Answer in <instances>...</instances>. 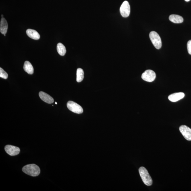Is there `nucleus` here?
<instances>
[{
    "mask_svg": "<svg viewBox=\"0 0 191 191\" xmlns=\"http://www.w3.org/2000/svg\"><path fill=\"white\" fill-rule=\"evenodd\" d=\"M22 171L25 174L33 177L37 176L40 172V168L34 164L25 165L22 168Z\"/></svg>",
    "mask_w": 191,
    "mask_h": 191,
    "instance_id": "1",
    "label": "nucleus"
},
{
    "mask_svg": "<svg viewBox=\"0 0 191 191\" xmlns=\"http://www.w3.org/2000/svg\"><path fill=\"white\" fill-rule=\"evenodd\" d=\"M139 172L144 184L147 186H151L153 184V180L147 170L143 167H141L139 168Z\"/></svg>",
    "mask_w": 191,
    "mask_h": 191,
    "instance_id": "2",
    "label": "nucleus"
},
{
    "mask_svg": "<svg viewBox=\"0 0 191 191\" xmlns=\"http://www.w3.org/2000/svg\"><path fill=\"white\" fill-rule=\"evenodd\" d=\"M150 40L156 49H160L162 46L161 39L157 33L152 31L149 34Z\"/></svg>",
    "mask_w": 191,
    "mask_h": 191,
    "instance_id": "3",
    "label": "nucleus"
},
{
    "mask_svg": "<svg viewBox=\"0 0 191 191\" xmlns=\"http://www.w3.org/2000/svg\"><path fill=\"white\" fill-rule=\"evenodd\" d=\"M68 108L74 113L80 114L83 112V109L78 104L72 101H69L67 103Z\"/></svg>",
    "mask_w": 191,
    "mask_h": 191,
    "instance_id": "4",
    "label": "nucleus"
},
{
    "mask_svg": "<svg viewBox=\"0 0 191 191\" xmlns=\"http://www.w3.org/2000/svg\"><path fill=\"white\" fill-rule=\"evenodd\" d=\"M156 77L155 72L151 70H147L142 74V78L144 80L147 82H153Z\"/></svg>",
    "mask_w": 191,
    "mask_h": 191,
    "instance_id": "5",
    "label": "nucleus"
},
{
    "mask_svg": "<svg viewBox=\"0 0 191 191\" xmlns=\"http://www.w3.org/2000/svg\"><path fill=\"white\" fill-rule=\"evenodd\" d=\"M120 11L123 17H127L129 16L130 13V7L127 1H125L123 2L120 7Z\"/></svg>",
    "mask_w": 191,
    "mask_h": 191,
    "instance_id": "6",
    "label": "nucleus"
},
{
    "mask_svg": "<svg viewBox=\"0 0 191 191\" xmlns=\"http://www.w3.org/2000/svg\"><path fill=\"white\" fill-rule=\"evenodd\" d=\"M179 130L182 134L187 140L191 141V129L184 125L180 126Z\"/></svg>",
    "mask_w": 191,
    "mask_h": 191,
    "instance_id": "7",
    "label": "nucleus"
},
{
    "mask_svg": "<svg viewBox=\"0 0 191 191\" xmlns=\"http://www.w3.org/2000/svg\"><path fill=\"white\" fill-rule=\"evenodd\" d=\"M6 152L10 156H15L19 154L20 150L19 147L14 146L7 145L5 147Z\"/></svg>",
    "mask_w": 191,
    "mask_h": 191,
    "instance_id": "8",
    "label": "nucleus"
},
{
    "mask_svg": "<svg viewBox=\"0 0 191 191\" xmlns=\"http://www.w3.org/2000/svg\"><path fill=\"white\" fill-rule=\"evenodd\" d=\"M184 93L180 92L174 93L168 96V99L170 101L172 102H176L179 101L184 97Z\"/></svg>",
    "mask_w": 191,
    "mask_h": 191,
    "instance_id": "9",
    "label": "nucleus"
},
{
    "mask_svg": "<svg viewBox=\"0 0 191 191\" xmlns=\"http://www.w3.org/2000/svg\"><path fill=\"white\" fill-rule=\"evenodd\" d=\"M39 96L41 100L48 104H52L54 102V100L52 97L49 94L43 91H40L39 93Z\"/></svg>",
    "mask_w": 191,
    "mask_h": 191,
    "instance_id": "10",
    "label": "nucleus"
},
{
    "mask_svg": "<svg viewBox=\"0 0 191 191\" xmlns=\"http://www.w3.org/2000/svg\"><path fill=\"white\" fill-rule=\"evenodd\" d=\"M26 34L30 38L34 40H38L40 38V34L35 30L30 29H27Z\"/></svg>",
    "mask_w": 191,
    "mask_h": 191,
    "instance_id": "11",
    "label": "nucleus"
},
{
    "mask_svg": "<svg viewBox=\"0 0 191 191\" xmlns=\"http://www.w3.org/2000/svg\"><path fill=\"white\" fill-rule=\"evenodd\" d=\"M8 28V25L7 20L5 18H1L0 23V31L1 34H7Z\"/></svg>",
    "mask_w": 191,
    "mask_h": 191,
    "instance_id": "12",
    "label": "nucleus"
},
{
    "mask_svg": "<svg viewBox=\"0 0 191 191\" xmlns=\"http://www.w3.org/2000/svg\"><path fill=\"white\" fill-rule=\"evenodd\" d=\"M169 19L171 22L175 23H181L183 21V19L182 16L178 15L173 14L170 15Z\"/></svg>",
    "mask_w": 191,
    "mask_h": 191,
    "instance_id": "13",
    "label": "nucleus"
},
{
    "mask_svg": "<svg viewBox=\"0 0 191 191\" xmlns=\"http://www.w3.org/2000/svg\"><path fill=\"white\" fill-rule=\"evenodd\" d=\"M24 70L28 74H32L34 73V69L31 63L28 61H25L23 66Z\"/></svg>",
    "mask_w": 191,
    "mask_h": 191,
    "instance_id": "14",
    "label": "nucleus"
},
{
    "mask_svg": "<svg viewBox=\"0 0 191 191\" xmlns=\"http://www.w3.org/2000/svg\"><path fill=\"white\" fill-rule=\"evenodd\" d=\"M57 51L59 55L63 56L65 55L66 50L65 46L61 43H58L57 46Z\"/></svg>",
    "mask_w": 191,
    "mask_h": 191,
    "instance_id": "15",
    "label": "nucleus"
},
{
    "mask_svg": "<svg viewBox=\"0 0 191 191\" xmlns=\"http://www.w3.org/2000/svg\"><path fill=\"white\" fill-rule=\"evenodd\" d=\"M84 78V72L82 69L79 68L76 71V81L78 82H82Z\"/></svg>",
    "mask_w": 191,
    "mask_h": 191,
    "instance_id": "16",
    "label": "nucleus"
},
{
    "mask_svg": "<svg viewBox=\"0 0 191 191\" xmlns=\"http://www.w3.org/2000/svg\"><path fill=\"white\" fill-rule=\"evenodd\" d=\"M0 77L4 79H7L8 74L1 68H0Z\"/></svg>",
    "mask_w": 191,
    "mask_h": 191,
    "instance_id": "17",
    "label": "nucleus"
},
{
    "mask_svg": "<svg viewBox=\"0 0 191 191\" xmlns=\"http://www.w3.org/2000/svg\"><path fill=\"white\" fill-rule=\"evenodd\" d=\"M187 47L188 52L191 55V40H189L188 42Z\"/></svg>",
    "mask_w": 191,
    "mask_h": 191,
    "instance_id": "18",
    "label": "nucleus"
},
{
    "mask_svg": "<svg viewBox=\"0 0 191 191\" xmlns=\"http://www.w3.org/2000/svg\"><path fill=\"white\" fill-rule=\"evenodd\" d=\"M185 1H190V0H185Z\"/></svg>",
    "mask_w": 191,
    "mask_h": 191,
    "instance_id": "19",
    "label": "nucleus"
},
{
    "mask_svg": "<svg viewBox=\"0 0 191 191\" xmlns=\"http://www.w3.org/2000/svg\"><path fill=\"white\" fill-rule=\"evenodd\" d=\"M1 17H2V18H3V15H1Z\"/></svg>",
    "mask_w": 191,
    "mask_h": 191,
    "instance_id": "20",
    "label": "nucleus"
},
{
    "mask_svg": "<svg viewBox=\"0 0 191 191\" xmlns=\"http://www.w3.org/2000/svg\"><path fill=\"white\" fill-rule=\"evenodd\" d=\"M56 104L57 105V103L56 102H55Z\"/></svg>",
    "mask_w": 191,
    "mask_h": 191,
    "instance_id": "21",
    "label": "nucleus"
},
{
    "mask_svg": "<svg viewBox=\"0 0 191 191\" xmlns=\"http://www.w3.org/2000/svg\"><path fill=\"white\" fill-rule=\"evenodd\" d=\"M4 36H6V34H4Z\"/></svg>",
    "mask_w": 191,
    "mask_h": 191,
    "instance_id": "22",
    "label": "nucleus"
}]
</instances>
